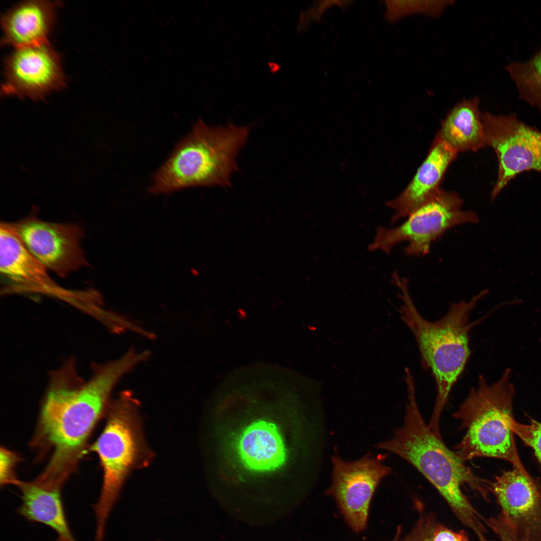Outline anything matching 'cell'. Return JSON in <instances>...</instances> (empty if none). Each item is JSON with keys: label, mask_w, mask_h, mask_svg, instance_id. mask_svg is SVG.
<instances>
[{"label": "cell", "mask_w": 541, "mask_h": 541, "mask_svg": "<svg viewBox=\"0 0 541 541\" xmlns=\"http://www.w3.org/2000/svg\"><path fill=\"white\" fill-rule=\"evenodd\" d=\"M129 354L92 365L90 379L79 374L74 358H69L50 375L36 437V444L52 451L38 478L63 485L75 468L96 424L111 403L118 381L135 367Z\"/></svg>", "instance_id": "1"}, {"label": "cell", "mask_w": 541, "mask_h": 541, "mask_svg": "<svg viewBox=\"0 0 541 541\" xmlns=\"http://www.w3.org/2000/svg\"><path fill=\"white\" fill-rule=\"evenodd\" d=\"M407 401L403 425L377 448L393 453L414 466L436 488L459 520L477 538L486 532L484 520L461 490L467 485L486 498L490 481L475 475L424 421L415 395L414 378L405 379Z\"/></svg>", "instance_id": "2"}, {"label": "cell", "mask_w": 541, "mask_h": 541, "mask_svg": "<svg viewBox=\"0 0 541 541\" xmlns=\"http://www.w3.org/2000/svg\"><path fill=\"white\" fill-rule=\"evenodd\" d=\"M392 281L401 293V318L415 339L422 366L431 370L435 379L436 397L428 426L435 434H439L441 413L471 355L470 332L485 318L471 322V313L488 291H481L469 301L452 303L443 317L432 321L424 318L417 309L409 293L408 279L395 272Z\"/></svg>", "instance_id": "3"}, {"label": "cell", "mask_w": 541, "mask_h": 541, "mask_svg": "<svg viewBox=\"0 0 541 541\" xmlns=\"http://www.w3.org/2000/svg\"><path fill=\"white\" fill-rule=\"evenodd\" d=\"M249 126H211L201 119L176 146L154 174L149 192L168 193L193 186H229L236 157Z\"/></svg>", "instance_id": "4"}, {"label": "cell", "mask_w": 541, "mask_h": 541, "mask_svg": "<svg viewBox=\"0 0 541 541\" xmlns=\"http://www.w3.org/2000/svg\"><path fill=\"white\" fill-rule=\"evenodd\" d=\"M139 404L129 391L111 402L104 428L91 450L98 454L103 471L100 495L92 506L95 541H103L110 515L132 471L148 464L152 454L143 436Z\"/></svg>", "instance_id": "5"}, {"label": "cell", "mask_w": 541, "mask_h": 541, "mask_svg": "<svg viewBox=\"0 0 541 541\" xmlns=\"http://www.w3.org/2000/svg\"><path fill=\"white\" fill-rule=\"evenodd\" d=\"M511 376V371L507 368L496 381L490 384L480 375L477 386L470 389L453 414L460 421V428L465 430L455 447V452L463 461L479 457L495 458L526 470L510 427L515 394Z\"/></svg>", "instance_id": "6"}, {"label": "cell", "mask_w": 541, "mask_h": 541, "mask_svg": "<svg viewBox=\"0 0 541 541\" xmlns=\"http://www.w3.org/2000/svg\"><path fill=\"white\" fill-rule=\"evenodd\" d=\"M463 200L456 192L441 189L432 200L410 213L398 226H379L368 250L389 253L396 244L408 242L404 252L409 256H423L432 243L456 226L478 221L477 214L462 208Z\"/></svg>", "instance_id": "7"}, {"label": "cell", "mask_w": 541, "mask_h": 541, "mask_svg": "<svg viewBox=\"0 0 541 541\" xmlns=\"http://www.w3.org/2000/svg\"><path fill=\"white\" fill-rule=\"evenodd\" d=\"M485 147L498 160L497 179L492 189L493 201L516 175L524 171L541 172V131L527 125L515 114L482 113Z\"/></svg>", "instance_id": "8"}, {"label": "cell", "mask_w": 541, "mask_h": 541, "mask_svg": "<svg viewBox=\"0 0 541 541\" xmlns=\"http://www.w3.org/2000/svg\"><path fill=\"white\" fill-rule=\"evenodd\" d=\"M385 456L367 454L346 461L338 454L332 457L331 484L326 493L332 496L344 520L356 532L367 526L370 506L381 481L391 472L384 464Z\"/></svg>", "instance_id": "9"}, {"label": "cell", "mask_w": 541, "mask_h": 541, "mask_svg": "<svg viewBox=\"0 0 541 541\" xmlns=\"http://www.w3.org/2000/svg\"><path fill=\"white\" fill-rule=\"evenodd\" d=\"M8 224L47 270L65 278L88 265L81 246L83 233L79 225L46 221L33 214Z\"/></svg>", "instance_id": "10"}, {"label": "cell", "mask_w": 541, "mask_h": 541, "mask_svg": "<svg viewBox=\"0 0 541 541\" xmlns=\"http://www.w3.org/2000/svg\"><path fill=\"white\" fill-rule=\"evenodd\" d=\"M500 508L496 518L516 541H541V486L525 471L513 467L490 481Z\"/></svg>", "instance_id": "11"}, {"label": "cell", "mask_w": 541, "mask_h": 541, "mask_svg": "<svg viewBox=\"0 0 541 541\" xmlns=\"http://www.w3.org/2000/svg\"><path fill=\"white\" fill-rule=\"evenodd\" d=\"M4 95L44 98L49 93L65 85L61 59L48 43L16 49L4 61Z\"/></svg>", "instance_id": "12"}, {"label": "cell", "mask_w": 541, "mask_h": 541, "mask_svg": "<svg viewBox=\"0 0 541 541\" xmlns=\"http://www.w3.org/2000/svg\"><path fill=\"white\" fill-rule=\"evenodd\" d=\"M0 271L8 285L4 293L36 292L68 300L71 292L56 284L28 251L8 222L0 226Z\"/></svg>", "instance_id": "13"}, {"label": "cell", "mask_w": 541, "mask_h": 541, "mask_svg": "<svg viewBox=\"0 0 541 541\" xmlns=\"http://www.w3.org/2000/svg\"><path fill=\"white\" fill-rule=\"evenodd\" d=\"M458 153L435 137L427 155L405 188L386 202L394 211L392 224L433 199L440 192L445 174Z\"/></svg>", "instance_id": "14"}, {"label": "cell", "mask_w": 541, "mask_h": 541, "mask_svg": "<svg viewBox=\"0 0 541 541\" xmlns=\"http://www.w3.org/2000/svg\"><path fill=\"white\" fill-rule=\"evenodd\" d=\"M232 446L240 464L253 473L276 471L287 460L281 430L267 419H257L246 425L233 439Z\"/></svg>", "instance_id": "15"}, {"label": "cell", "mask_w": 541, "mask_h": 541, "mask_svg": "<svg viewBox=\"0 0 541 541\" xmlns=\"http://www.w3.org/2000/svg\"><path fill=\"white\" fill-rule=\"evenodd\" d=\"M60 4L48 1H27L14 6L1 18V44L19 49L48 43Z\"/></svg>", "instance_id": "16"}, {"label": "cell", "mask_w": 541, "mask_h": 541, "mask_svg": "<svg viewBox=\"0 0 541 541\" xmlns=\"http://www.w3.org/2000/svg\"><path fill=\"white\" fill-rule=\"evenodd\" d=\"M16 486L21 492V503L17 509L29 521L43 524L53 529L63 541H77L65 511L62 487L19 480Z\"/></svg>", "instance_id": "17"}, {"label": "cell", "mask_w": 541, "mask_h": 541, "mask_svg": "<svg viewBox=\"0 0 541 541\" xmlns=\"http://www.w3.org/2000/svg\"><path fill=\"white\" fill-rule=\"evenodd\" d=\"M482 113L477 97L460 101L442 120L435 137L458 153L485 147Z\"/></svg>", "instance_id": "18"}, {"label": "cell", "mask_w": 541, "mask_h": 541, "mask_svg": "<svg viewBox=\"0 0 541 541\" xmlns=\"http://www.w3.org/2000/svg\"><path fill=\"white\" fill-rule=\"evenodd\" d=\"M519 98L541 113V48L529 60L512 61L505 66Z\"/></svg>", "instance_id": "19"}, {"label": "cell", "mask_w": 541, "mask_h": 541, "mask_svg": "<svg viewBox=\"0 0 541 541\" xmlns=\"http://www.w3.org/2000/svg\"><path fill=\"white\" fill-rule=\"evenodd\" d=\"M465 533L448 528L432 514L423 513L410 532L400 541H460Z\"/></svg>", "instance_id": "20"}, {"label": "cell", "mask_w": 541, "mask_h": 541, "mask_svg": "<svg viewBox=\"0 0 541 541\" xmlns=\"http://www.w3.org/2000/svg\"><path fill=\"white\" fill-rule=\"evenodd\" d=\"M452 3L450 1H386L385 17L388 22L393 23L413 14L437 16Z\"/></svg>", "instance_id": "21"}, {"label": "cell", "mask_w": 541, "mask_h": 541, "mask_svg": "<svg viewBox=\"0 0 541 541\" xmlns=\"http://www.w3.org/2000/svg\"><path fill=\"white\" fill-rule=\"evenodd\" d=\"M510 424L513 433L533 450L541 469V423L529 417L528 423L524 424L512 418ZM538 481L541 486V480Z\"/></svg>", "instance_id": "22"}, {"label": "cell", "mask_w": 541, "mask_h": 541, "mask_svg": "<svg viewBox=\"0 0 541 541\" xmlns=\"http://www.w3.org/2000/svg\"><path fill=\"white\" fill-rule=\"evenodd\" d=\"M19 460V457L5 448H1L0 452V482L1 486L8 484L16 485L18 480L15 474L14 469Z\"/></svg>", "instance_id": "23"}, {"label": "cell", "mask_w": 541, "mask_h": 541, "mask_svg": "<svg viewBox=\"0 0 541 541\" xmlns=\"http://www.w3.org/2000/svg\"><path fill=\"white\" fill-rule=\"evenodd\" d=\"M402 527L401 525L398 526L395 536L392 541H398L400 534H401Z\"/></svg>", "instance_id": "24"}, {"label": "cell", "mask_w": 541, "mask_h": 541, "mask_svg": "<svg viewBox=\"0 0 541 541\" xmlns=\"http://www.w3.org/2000/svg\"><path fill=\"white\" fill-rule=\"evenodd\" d=\"M52 541H63V540L61 539H60V538H59V537H57L56 539H55L54 540H53Z\"/></svg>", "instance_id": "25"}]
</instances>
